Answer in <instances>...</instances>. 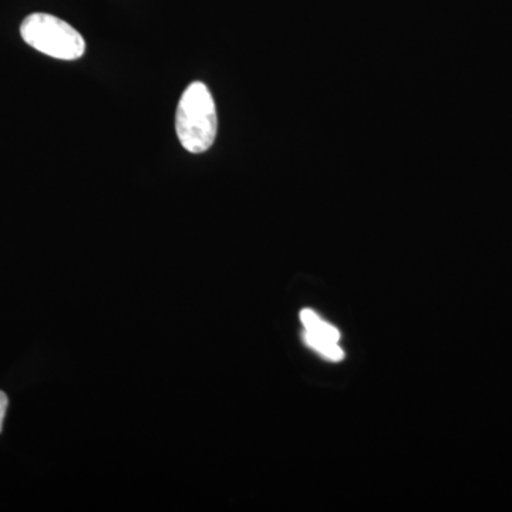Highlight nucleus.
<instances>
[{"mask_svg": "<svg viewBox=\"0 0 512 512\" xmlns=\"http://www.w3.org/2000/svg\"><path fill=\"white\" fill-rule=\"evenodd\" d=\"M175 131L185 150L201 154L210 150L218 131L217 107L208 87L195 82L178 103Z\"/></svg>", "mask_w": 512, "mask_h": 512, "instance_id": "1", "label": "nucleus"}, {"mask_svg": "<svg viewBox=\"0 0 512 512\" xmlns=\"http://www.w3.org/2000/svg\"><path fill=\"white\" fill-rule=\"evenodd\" d=\"M9 399L5 393L0 390V433L3 429V420H5L6 410H8Z\"/></svg>", "mask_w": 512, "mask_h": 512, "instance_id": "5", "label": "nucleus"}, {"mask_svg": "<svg viewBox=\"0 0 512 512\" xmlns=\"http://www.w3.org/2000/svg\"><path fill=\"white\" fill-rule=\"evenodd\" d=\"M301 320L303 326H305L306 332H311L313 335L322 336V338L333 340V342H339L340 333L335 326L325 322L318 313L312 311V309H303L301 312Z\"/></svg>", "mask_w": 512, "mask_h": 512, "instance_id": "3", "label": "nucleus"}, {"mask_svg": "<svg viewBox=\"0 0 512 512\" xmlns=\"http://www.w3.org/2000/svg\"><path fill=\"white\" fill-rule=\"evenodd\" d=\"M303 340L309 348L316 350L319 355L325 356L326 359L332 360V362H338L345 357L342 348L339 346V342H333V340L322 338V336L313 335L311 332H303Z\"/></svg>", "mask_w": 512, "mask_h": 512, "instance_id": "4", "label": "nucleus"}, {"mask_svg": "<svg viewBox=\"0 0 512 512\" xmlns=\"http://www.w3.org/2000/svg\"><path fill=\"white\" fill-rule=\"evenodd\" d=\"M20 35L30 47L59 60H76L84 55L86 42L73 26L47 13H33L23 20Z\"/></svg>", "mask_w": 512, "mask_h": 512, "instance_id": "2", "label": "nucleus"}]
</instances>
